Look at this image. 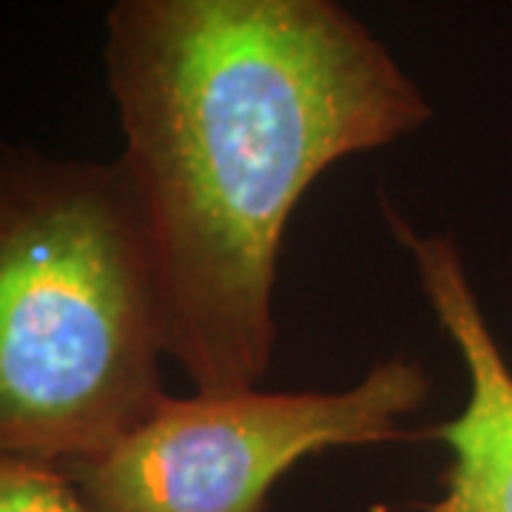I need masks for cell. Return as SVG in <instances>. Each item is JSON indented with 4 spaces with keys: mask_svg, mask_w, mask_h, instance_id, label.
I'll return each instance as SVG.
<instances>
[{
    "mask_svg": "<svg viewBox=\"0 0 512 512\" xmlns=\"http://www.w3.org/2000/svg\"><path fill=\"white\" fill-rule=\"evenodd\" d=\"M103 63L168 356L197 393L251 390L274 353L293 208L433 109L339 0H114Z\"/></svg>",
    "mask_w": 512,
    "mask_h": 512,
    "instance_id": "cell-1",
    "label": "cell"
},
{
    "mask_svg": "<svg viewBox=\"0 0 512 512\" xmlns=\"http://www.w3.org/2000/svg\"><path fill=\"white\" fill-rule=\"evenodd\" d=\"M160 276L120 163L0 157V453L66 470L160 407Z\"/></svg>",
    "mask_w": 512,
    "mask_h": 512,
    "instance_id": "cell-2",
    "label": "cell"
},
{
    "mask_svg": "<svg viewBox=\"0 0 512 512\" xmlns=\"http://www.w3.org/2000/svg\"><path fill=\"white\" fill-rule=\"evenodd\" d=\"M430 396L424 367L390 356L348 390L165 396L137 430L63 473L94 512H265L276 481L330 447L404 439Z\"/></svg>",
    "mask_w": 512,
    "mask_h": 512,
    "instance_id": "cell-3",
    "label": "cell"
},
{
    "mask_svg": "<svg viewBox=\"0 0 512 512\" xmlns=\"http://www.w3.org/2000/svg\"><path fill=\"white\" fill-rule=\"evenodd\" d=\"M384 214L470 384L456 419L427 430L450 450V464L441 473V495L424 512H512V370L478 305L456 239L413 231L387 202Z\"/></svg>",
    "mask_w": 512,
    "mask_h": 512,
    "instance_id": "cell-4",
    "label": "cell"
},
{
    "mask_svg": "<svg viewBox=\"0 0 512 512\" xmlns=\"http://www.w3.org/2000/svg\"><path fill=\"white\" fill-rule=\"evenodd\" d=\"M0 512H94L60 467L0 458Z\"/></svg>",
    "mask_w": 512,
    "mask_h": 512,
    "instance_id": "cell-5",
    "label": "cell"
}]
</instances>
